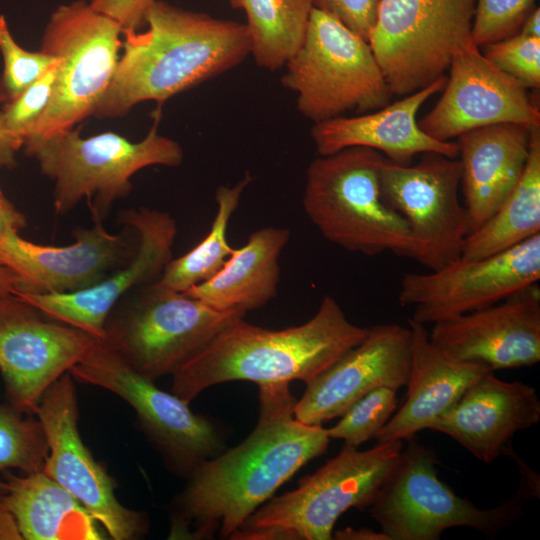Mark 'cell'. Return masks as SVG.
<instances>
[{
	"label": "cell",
	"mask_w": 540,
	"mask_h": 540,
	"mask_svg": "<svg viewBox=\"0 0 540 540\" xmlns=\"http://www.w3.org/2000/svg\"><path fill=\"white\" fill-rule=\"evenodd\" d=\"M385 159L366 147L319 155L306 171L303 209L326 240L349 252L376 256L388 251L416 260L418 246L407 222L381 194Z\"/></svg>",
	"instance_id": "cell-5"
},
{
	"label": "cell",
	"mask_w": 540,
	"mask_h": 540,
	"mask_svg": "<svg viewBox=\"0 0 540 540\" xmlns=\"http://www.w3.org/2000/svg\"><path fill=\"white\" fill-rule=\"evenodd\" d=\"M24 139L6 128L0 113V167L12 169L17 166L16 153Z\"/></svg>",
	"instance_id": "cell-39"
},
{
	"label": "cell",
	"mask_w": 540,
	"mask_h": 540,
	"mask_svg": "<svg viewBox=\"0 0 540 540\" xmlns=\"http://www.w3.org/2000/svg\"><path fill=\"white\" fill-rule=\"evenodd\" d=\"M76 227L75 241L50 246L23 239L17 232L0 238V266L16 277L14 292L57 294L92 287L126 265L137 249L127 232L111 233L102 222ZM137 238V236H136Z\"/></svg>",
	"instance_id": "cell-18"
},
{
	"label": "cell",
	"mask_w": 540,
	"mask_h": 540,
	"mask_svg": "<svg viewBox=\"0 0 540 540\" xmlns=\"http://www.w3.org/2000/svg\"><path fill=\"white\" fill-rule=\"evenodd\" d=\"M4 505L14 515L23 540L104 539L96 520L66 489L43 471L1 474Z\"/></svg>",
	"instance_id": "cell-27"
},
{
	"label": "cell",
	"mask_w": 540,
	"mask_h": 540,
	"mask_svg": "<svg viewBox=\"0 0 540 540\" xmlns=\"http://www.w3.org/2000/svg\"><path fill=\"white\" fill-rule=\"evenodd\" d=\"M332 539L336 540H391L390 537L383 531H375L370 528H351L346 527L341 530H336Z\"/></svg>",
	"instance_id": "cell-41"
},
{
	"label": "cell",
	"mask_w": 540,
	"mask_h": 540,
	"mask_svg": "<svg viewBox=\"0 0 540 540\" xmlns=\"http://www.w3.org/2000/svg\"><path fill=\"white\" fill-rule=\"evenodd\" d=\"M285 67L281 84L297 94L298 111L313 123L376 111L393 96L369 43L316 8Z\"/></svg>",
	"instance_id": "cell-8"
},
{
	"label": "cell",
	"mask_w": 540,
	"mask_h": 540,
	"mask_svg": "<svg viewBox=\"0 0 540 540\" xmlns=\"http://www.w3.org/2000/svg\"><path fill=\"white\" fill-rule=\"evenodd\" d=\"M247 16V28L256 64L279 70L297 53L306 37L311 0H229Z\"/></svg>",
	"instance_id": "cell-29"
},
{
	"label": "cell",
	"mask_w": 540,
	"mask_h": 540,
	"mask_svg": "<svg viewBox=\"0 0 540 540\" xmlns=\"http://www.w3.org/2000/svg\"><path fill=\"white\" fill-rule=\"evenodd\" d=\"M536 0H476L471 40L477 47L517 34Z\"/></svg>",
	"instance_id": "cell-34"
},
{
	"label": "cell",
	"mask_w": 540,
	"mask_h": 540,
	"mask_svg": "<svg viewBox=\"0 0 540 540\" xmlns=\"http://www.w3.org/2000/svg\"><path fill=\"white\" fill-rule=\"evenodd\" d=\"M316 8L369 41L380 0H311Z\"/></svg>",
	"instance_id": "cell-37"
},
{
	"label": "cell",
	"mask_w": 540,
	"mask_h": 540,
	"mask_svg": "<svg viewBox=\"0 0 540 540\" xmlns=\"http://www.w3.org/2000/svg\"><path fill=\"white\" fill-rule=\"evenodd\" d=\"M540 234L476 260L458 258L428 273L404 274L398 295L413 306L411 319L426 325L479 310L537 284Z\"/></svg>",
	"instance_id": "cell-14"
},
{
	"label": "cell",
	"mask_w": 540,
	"mask_h": 540,
	"mask_svg": "<svg viewBox=\"0 0 540 540\" xmlns=\"http://www.w3.org/2000/svg\"><path fill=\"white\" fill-rule=\"evenodd\" d=\"M258 387L256 426L187 477L171 511L170 539H229L280 486L327 451V429L295 418L289 382Z\"/></svg>",
	"instance_id": "cell-1"
},
{
	"label": "cell",
	"mask_w": 540,
	"mask_h": 540,
	"mask_svg": "<svg viewBox=\"0 0 540 540\" xmlns=\"http://www.w3.org/2000/svg\"><path fill=\"white\" fill-rule=\"evenodd\" d=\"M411 355L409 326L392 323L368 328L358 345L306 384L294 407L295 418L323 425L378 387L402 388L409 377Z\"/></svg>",
	"instance_id": "cell-20"
},
{
	"label": "cell",
	"mask_w": 540,
	"mask_h": 540,
	"mask_svg": "<svg viewBox=\"0 0 540 540\" xmlns=\"http://www.w3.org/2000/svg\"><path fill=\"white\" fill-rule=\"evenodd\" d=\"M289 238L286 228L256 230L242 247L234 248L219 272L183 293L218 310L247 313L263 307L277 294L279 258Z\"/></svg>",
	"instance_id": "cell-26"
},
{
	"label": "cell",
	"mask_w": 540,
	"mask_h": 540,
	"mask_svg": "<svg viewBox=\"0 0 540 540\" xmlns=\"http://www.w3.org/2000/svg\"><path fill=\"white\" fill-rule=\"evenodd\" d=\"M461 177L459 159L431 152L416 165L386 158L379 171L384 201L407 222L418 246L416 261L430 271L460 258L470 232L459 199Z\"/></svg>",
	"instance_id": "cell-13"
},
{
	"label": "cell",
	"mask_w": 540,
	"mask_h": 540,
	"mask_svg": "<svg viewBox=\"0 0 540 540\" xmlns=\"http://www.w3.org/2000/svg\"><path fill=\"white\" fill-rule=\"evenodd\" d=\"M97 341L13 294L0 298V372L8 404L34 415L44 392Z\"/></svg>",
	"instance_id": "cell-16"
},
{
	"label": "cell",
	"mask_w": 540,
	"mask_h": 540,
	"mask_svg": "<svg viewBox=\"0 0 540 540\" xmlns=\"http://www.w3.org/2000/svg\"><path fill=\"white\" fill-rule=\"evenodd\" d=\"M246 312L218 310L159 285L138 287L109 312L100 340L131 368L155 381L172 375L222 329Z\"/></svg>",
	"instance_id": "cell-7"
},
{
	"label": "cell",
	"mask_w": 540,
	"mask_h": 540,
	"mask_svg": "<svg viewBox=\"0 0 540 540\" xmlns=\"http://www.w3.org/2000/svg\"><path fill=\"white\" fill-rule=\"evenodd\" d=\"M119 221L137 236L132 259L96 285L70 293L13 295L28 302L48 319L75 327L98 341L104 337L107 316L115 304L130 291L155 283L172 259L177 234L169 213L139 207L124 210Z\"/></svg>",
	"instance_id": "cell-17"
},
{
	"label": "cell",
	"mask_w": 540,
	"mask_h": 540,
	"mask_svg": "<svg viewBox=\"0 0 540 540\" xmlns=\"http://www.w3.org/2000/svg\"><path fill=\"white\" fill-rule=\"evenodd\" d=\"M532 127L503 123L457 137L469 234L500 208L519 182L528 159Z\"/></svg>",
	"instance_id": "cell-25"
},
{
	"label": "cell",
	"mask_w": 540,
	"mask_h": 540,
	"mask_svg": "<svg viewBox=\"0 0 540 540\" xmlns=\"http://www.w3.org/2000/svg\"><path fill=\"white\" fill-rule=\"evenodd\" d=\"M402 441L368 450L344 446L296 489L273 496L231 535V540H330L339 517L367 510L394 467Z\"/></svg>",
	"instance_id": "cell-6"
},
{
	"label": "cell",
	"mask_w": 540,
	"mask_h": 540,
	"mask_svg": "<svg viewBox=\"0 0 540 540\" xmlns=\"http://www.w3.org/2000/svg\"><path fill=\"white\" fill-rule=\"evenodd\" d=\"M0 540H23L18 523L0 496Z\"/></svg>",
	"instance_id": "cell-42"
},
{
	"label": "cell",
	"mask_w": 540,
	"mask_h": 540,
	"mask_svg": "<svg viewBox=\"0 0 540 540\" xmlns=\"http://www.w3.org/2000/svg\"><path fill=\"white\" fill-rule=\"evenodd\" d=\"M1 495H2V494H0V496H1Z\"/></svg>",
	"instance_id": "cell-45"
},
{
	"label": "cell",
	"mask_w": 540,
	"mask_h": 540,
	"mask_svg": "<svg viewBox=\"0 0 540 540\" xmlns=\"http://www.w3.org/2000/svg\"><path fill=\"white\" fill-rule=\"evenodd\" d=\"M156 0H91L97 12L117 22L122 34L145 29L149 9Z\"/></svg>",
	"instance_id": "cell-38"
},
{
	"label": "cell",
	"mask_w": 540,
	"mask_h": 540,
	"mask_svg": "<svg viewBox=\"0 0 540 540\" xmlns=\"http://www.w3.org/2000/svg\"><path fill=\"white\" fill-rule=\"evenodd\" d=\"M49 446L39 419L24 418L11 405L0 403V494L6 490L1 474L11 468L24 474L43 471Z\"/></svg>",
	"instance_id": "cell-31"
},
{
	"label": "cell",
	"mask_w": 540,
	"mask_h": 540,
	"mask_svg": "<svg viewBox=\"0 0 540 540\" xmlns=\"http://www.w3.org/2000/svg\"><path fill=\"white\" fill-rule=\"evenodd\" d=\"M443 94L419 122L438 141L486 126L518 123L540 127V111L526 88L471 43L452 60Z\"/></svg>",
	"instance_id": "cell-19"
},
{
	"label": "cell",
	"mask_w": 540,
	"mask_h": 540,
	"mask_svg": "<svg viewBox=\"0 0 540 540\" xmlns=\"http://www.w3.org/2000/svg\"><path fill=\"white\" fill-rule=\"evenodd\" d=\"M35 415L49 446L43 472L72 494L110 538L131 540L146 534V516L118 501L113 479L80 437L76 390L69 372L44 392Z\"/></svg>",
	"instance_id": "cell-15"
},
{
	"label": "cell",
	"mask_w": 540,
	"mask_h": 540,
	"mask_svg": "<svg viewBox=\"0 0 540 540\" xmlns=\"http://www.w3.org/2000/svg\"><path fill=\"white\" fill-rule=\"evenodd\" d=\"M247 173L233 186H220L216 190L217 212L208 234L190 251L171 259L157 283L177 292L212 278L223 267L234 251L226 238L227 227L239 206L242 193L252 181Z\"/></svg>",
	"instance_id": "cell-30"
},
{
	"label": "cell",
	"mask_w": 540,
	"mask_h": 540,
	"mask_svg": "<svg viewBox=\"0 0 540 540\" xmlns=\"http://www.w3.org/2000/svg\"><path fill=\"white\" fill-rule=\"evenodd\" d=\"M540 421L536 389L488 372L429 427L448 435L484 463L502 455L513 436Z\"/></svg>",
	"instance_id": "cell-22"
},
{
	"label": "cell",
	"mask_w": 540,
	"mask_h": 540,
	"mask_svg": "<svg viewBox=\"0 0 540 540\" xmlns=\"http://www.w3.org/2000/svg\"><path fill=\"white\" fill-rule=\"evenodd\" d=\"M540 234V127H532L523 174L500 208L470 233L460 258L481 259Z\"/></svg>",
	"instance_id": "cell-28"
},
{
	"label": "cell",
	"mask_w": 540,
	"mask_h": 540,
	"mask_svg": "<svg viewBox=\"0 0 540 540\" xmlns=\"http://www.w3.org/2000/svg\"><path fill=\"white\" fill-rule=\"evenodd\" d=\"M57 69L58 60L16 99L3 105L0 113L8 130L24 139L28 129L42 115L50 102Z\"/></svg>",
	"instance_id": "cell-36"
},
{
	"label": "cell",
	"mask_w": 540,
	"mask_h": 540,
	"mask_svg": "<svg viewBox=\"0 0 540 540\" xmlns=\"http://www.w3.org/2000/svg\"><path fill=\"white\" fill-rule=\"evenodd\" d=\"M0 53L3 72L0 77V104L16 99L58 59L42 50L23 49L12 36L4 15H0Z\"/></svg>",
	"instance_id": "cell-33"
},
{
	"label": "cell",
	"mask_w": 540,
	"mask_h": 540,
	"mask_svg": "<svg viewBox=\"0 0 540 540\" xmlns=\"http://www.w3.org/2000/svg\"><path fill=\"white\" fill-rule=\"evenodd\" d=\"M520 34L540 38V9L535 7L524 20L519 30Z\"/></svg>",
	"instance_id": "cell-43"
},
{
	"label": "cell",
	"mask_w": 540,
	"mask_h": 540,
	"mask_svg": "<svg viewBox=\"0 0 540 540\" xmlns=\"http://www.w3.org/2000/svg\"><path fill=\"white\" fill-rule=\"evenodd\" d=\"M476 0H380L369 45L393 95L445 76L472 43Z\"/></svg>",
	"instance_id": "cell-11"
},
{
	"label": "cell",
	"mask_w": 540,
	"mask_h": 540,
	"mask_svg": "<svg viewBox=\"0 0 540 540\" xmlns=\"http://www.w3.org/2000/svg\"><path fill=\"white\" fill-rule=\"evenodd\" d=\"M120 25L85 0L59 5L51 14L41 49L58 58L50 102L26 132L46 136L71 129L93 115L115 73Z\"/></svg>",
	"instance_id": "cell-10"
},
{
	"label": "cell",
	"mask_w": 540,
	"mask_h": 540,
	"mask_svg": "<svg viewBox=\"0 0 540 540\" xmlns=\"http://www.w3.org/2000/svg\"><path fill=\"white\" fill-rule=\"evenodd\" d=\"M483 47V55L524 88L540 87V38L517 33Z\"/></svg>",
	"instance_id": "cell-35"
},
{
	"label": "cell",
	"mask_w": 540,
	"mask_h": 540,
	"mask_svg": "<svg viewBox=\"0 0 540 540\" xmlns=\"http://www.w3.org/2000/svg\"><path fill=\"white\" fill-rule=\"evenodd\" d=\"M69 373L79 382L102 387L126 401L166 467L177 475L187 478L201 463L226 449L217 424L194 413L174 393L159 389L101 341Z\"/></svg>",
	"instance_id": "cell-12"
},
{
	"label": "cell",
	"mask_w": 540,
	"mask_h": 540,
	"mask_svg": "<svg viewBox=\"0 0 540 540\" xmlns=\"http://www.w3.org/2000/svg\"><path fill=\"white\" fill-rule=\"evenodd\" d=\"M412 355L402 406L375 436L377 443L412 440L450 409L488 367L453 358L429 340L425 325L408 319Z\"/></svg>",
	"instance_id": "cell-24"
},
{
	"label": "cell",
	"mask_w": 540,
	"mask_h": 540,
	"mask_svg": "<svg viewBox=\"0 0 540 540\" xmlns=\"http://www.w3.org/2000/svg\"><path fill=\"white\" fill-rule=\"evenodd\" d=\"M16 287L15 275L9 269L0 266V298L12 295Z\"/></svg>",
	"instance_id": "cell-44"
},
{
	"label": "cell",
	"mask_w": 540,
	"mask_h": 540,
	"mask_svg": "<svg viewBox=\"0 0 540 540\" xmlns=\"http://www.w3.org/2000/svg\"><path fill=\"white\" fill-rule=\"evenodd\" d=\"M397 391L383 386L367 393L327 429L330 439L343 440L344 446L351 448L374 439L397 409Z\"/></svg>",
	"instance_id": "cell-32"
},
{
	"label": "cell",
	"mask_w": 540,
	"mask_h": 540,
	"mask_svg": "<svg viewBox=\"0 0 540 540\" xmlns=\"http://www.w3.org/2000/svg\"><path fill=\"white\" fill-rule=\"evenodd\" d=\"M435 452L409 440L368 508L391 540H438L453 527L496 536L522 513L517 493L496 507L481 509L458 496L438 477Z\"/></svg>",
	"instance_id": "cell-9"
},
{
	"label": "cell",
	"mask_w": 540,
	"mask_h": 540,
	"mask_svg": "<svg viewBox=\"0 0 540 540\" xmlns=\"http://www.w3.org/2000/svg\"><path fill=\"white\" fill-rule=\"evenodd\" d=\"M446 81V76L440 77L425 88L376 111L314 123L310 135L317 153L325 156L348 147H366L402 165H409L415 155L428 152L457 158V142L438 141L428 136L416 121L420 107L443 90Z\"/></svg>",
	"instance_id": "cell-23"
},
{
	"label": "cell",
	"mask_w": 540,
	"mask_h": 540,
	"mask_svg": "<svg viewBox=\"0 0 540 540\" xmlns=\"http://www.w3.org/2000/svg\"><path fill=\"white\" fill-rule=\"evenodd\" d=\"M146 29L123 34V54L93 115L125 116L144 101L169 98L221 75L249 55L246 24L156 0Z\"/></svg>",
	"instance_id": "cell-2"
},
{
	"label": "cell",
	"mask_w": 540,
	"mask_h": 540,
	"mask_svg": "<svg viewBox=\"0 0 540 540\" xmlns=\"http://www.w3.org/2000/svg\"><path fill=\"white\" fill-rule=\"evenodd\" d=\"M26 226V217L0 189V238L7 232L19 233Z\"/></svg>",
	"instance_id": "cell-40"
},
{
	"label": "cell",
	"mask_w": 540,
	"mask_h": 540,
	"mask_svg": "<svg viewBox=\"0 0 540 540\" xmlns=\"http://www.w3.org/2000/svg\"><path fill=\"white\" fill-rule=\"evenodd\" d=\"M154 119L138 142L111 131L83 138L74 128L26 137L25 155L34 158L41 173L54 181L55 214L66 215L86 199L93 222H103L113 204L131 192L136 172L154 165H181L180 144L158 133L160 107Z\"/></svg>",
	"instance_id": "cell-4"
},
{
	"label": "cell",
	"mask_w": 540,
	"mask_h": 540,
	"mask_svg": "<svg viewBox=\"0 0 540 540\" xmlns=\"http://www.w3.org/2000/svg\"><path fill=\"white\" fill-rule=\"evenodd\" d=\"M429 340L455 359L491 371L540 361V290L537 284L503 301L436 322Z\"/></svg>",
	"instance_id": "cell-21"
},
{
	"label": "cell",
	"mask_w": 540,
	"mask_h": 540,
	"mask_svg": "<svg viewBox=\"0 0 540 540\" xmlns=\"http://www.w3.org/2000/svg\"><path fill=\"white\" fill-rule=\"evenodd\" d=\"M368 328L351 323L325 295L307 322L280 330L238 318L172 374V393L190 403L205 389L236 380L311 382L358 345Z\"/></svg>",
	"instance_id": "cell-3"
}]
</instances>
